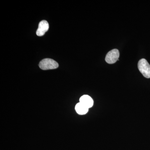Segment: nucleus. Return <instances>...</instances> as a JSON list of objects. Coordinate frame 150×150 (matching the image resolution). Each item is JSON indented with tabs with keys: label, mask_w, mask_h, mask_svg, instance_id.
<instances>
[{
	"label": "nucleus",
	"mask_w": 150,
	"mask_h": 150,
	"mask_svg": "<svg viewBox=\"0 0 150 150\" xmlns=\"http://www.w3.org/2000/svg\"><path fill=\"white\" fill-rule=\"evenodd\" d=\"M49 24L46 21L43 20L40 22L38 25V27L36 31V34L38 36H42L49 29Z\"/></svg>",
	"instance_id": "20e7f679"
},
{
	"label": "nucleus",
	"mask_w": 150,
	"mask_h": 150,
	"mask_svg": "<svg viewBox=\"0 0 150 150\" xmlns=\"http://www.w3.org/2000/svg\"><path fill=\"white\" fill-rule=\"evenodd\" d=\"M59 64L53 59H45L39 63V67L43 70L54 69L59 67Z\"/></svg>",
	"instance_id": "f03ea898"
},
{
	"label": "nucleus",
	"mask_w": 150,
	"mask_h": 150,
	"mask_svg": "<svg viewBox=\"0 0 150 150\" xmlns=\"http://www.w3.org/2000/svg\"><path fill=\"white\" fill-rule=\"evenodd\" d=\"M89 108L83 104L79 102L75 106V110L79 115H84L88 111Z\"/></svg>",
	"instance_id": "423d86ee"
},
{
	"label": "nucleus",
	"mask_w": 150,
	"mask_h": 150,
	"mask_svg": "<svg viewBox=\"0 0 150 150\" xmlns=\"http://www.w3.org/2000/svg\"><path fill=\"white\" fill-rule=\"evenodd\" d=\"M80 102L83 104L88 108L92 107L93 104V100L87 95L83 96L80 98Z\"/></svg>",
	"instance_id": "39448f33"
},
{
	"label": "nucleus",
	"mask_w": 150,
	"mask_h": 150,
	"mask_svg": "<svg viewBox=\"0 0 150 150\" xmlns=\"http://www.w3.org/2000/svg\"><path fill=\"white\" fill-rule=\"evenodd\" d=\"M138 69L145 78H150V65L145 59H141L138 64Z\"/></svg>",
	"instance_id": "f257e3e1"
},
{
	"label": "nucleus",
	"mask_w": 150,
	"mask_h": 150,
	"mask_svg": "<svg viewBox=\"0 0 150 150\" xmlns=\"http://www.w3.org/2000/svg\"><path fill=\"white\" fill-rule=\"evenodd\" d=\"M120 54L117 49H114L108 52L105 58V62L109 64H113L118 61Z\"/></svg>",
	"instance_id": "7ed1b4c3"
}]
</instances>
